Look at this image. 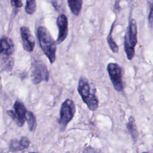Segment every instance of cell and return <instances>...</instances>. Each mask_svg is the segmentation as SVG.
<instances>
[{"label":"cell","mask_w":153,"mask_h":153,"mask_svg":"<svg viewBox=\"0 0 153 153\" xmlns=\"http://www.w3.org/2000/svg\"><path fill=\"white\" fill-rule=\"evenodd\" d=\"M36 36L40 47L48 59L50 63H53L56 60V42L47 28L43 26H39L36 30Z\"/></svg>","instance_id":"obj_1"},{"label":"cell","mask_w":153,"mask_h":153,"mask_svg":"<svg viewBox=\"0 0 153 153\" xmlns=\"http://www.w3.org/2000/svg\"><path fill=\"white\" fill-rule=\"evenodd\" d=\"M137 27L136 21L131 19L128 21L124 39V51L128 60H131L135 54V47L137 42Z\"/></svg>","instance_id":"obj_2"},{"label":"cell","mask_w":153,"mask_h":153,"mask_svg":"<svg viewBox=\"0 0 153 153\" xmlns=\"http://www.w3.org/2000/svg\"><path fill=\"white\" fill-rule=\"evenodd\" d=\"M78 91L88 109L94 111L98 107V100L94 92H91L90 84L87 79L81 78L78 82Z\"/></svg>","instance_id":"obj_3"},{"label":"cell","mask_w":153,"mask_h":153,"mask_svg":"<svg viewBox=\"0 0 153 153\" xmlns=\"http://www.w3.org/2000/svg\"><path fill=\"white\" fill-rule=\"evenodd\" d=\"M76 111V108L73 100L66 99L61 105L60 109V118L59 123L61 131H63L68 123L73 118Z\"/></svg>","instance_id":"obj_4"},{"label":"cell","mask_w":153,"mask_h":153,"mask_svg":"<svg viewBox=\"0 0 153 153\" xmlns=\"http://www.w3.org/2000/svg\"><path fill=\"white\" fill-rule=\"evenodd\" d=\"M32 80L34 84H39L42 81H47L49 72L46 65L39 60H34L32 65Z\"/></svg>","instance_id":"obj_5"},{"label":"cell","mask_w":153,"mask_h":153,"mask_svg":"<svg viewBox=\"0 0 153 153\" xmlns=\"http://www.w3.org/2000/svg\"><path fill=\"white\" fill-rule=\"evenodd\" d=\"M107 71L115 90L117 91H122L123 70L121 66L115 63H109L107 66Z\"/></svg>","instance_id":"obj_6"},{"label":"cell","mask_w":153,"mask_h":153,"mask_svg":"<svg viewBox=\"0 0 153 153\" xmlns=\"http://www.w3.org/2000/svg\"><path fill=\"white\" fill-rule=\"evenodd\" d=\"M56 25L58 27V36L56 41V44L63 42L68 35V19L63 14L59 15L56 19Z\"/></svg>","instance_id":"obj_7"},{"label":"cell","mask_w":153,"mask_h":153,"mask_svg":"<svg viewBox=\"0 0 153 153\" xmlns=\"http://www.w3.org/2000/svg\"><path fill=\"white\" fill-rule=\"evenodd\" d=\"M20 33L23 49L27 52H32L35 45V41L29 29L26 26H22Z\"/></svg>","instance_id":"obj_8"},{"label":"cell","mask_w":153,"mask_h":153,"mask_svg":"<svg viewBox=\"0 0 153 153\" xmlns=\"http://www.w3.org/2000/svg\"><path fill=\"white\" fill-rule=\"evenodd\" d=\"M14 45L13 40L7 36L0 38V54L5 56H10L14 53Z\"/></svg>","instance_id":"obj_9"},{"label":"cell","mask_w":153,"mask_h":153,"mask_svg":"<svg viewBox=\"0 0 153 153\" xmlns=\"http://www.w3.org/2000/svg\"><path fill=\"white\" fill-rule=\"evenodd\" d=\"M30 141L27 137L23 136L19 140L13 139L11 141L9 148L11 151H19L27 148L29 146Z\"/></svg>","instance_id":"obj_10"},{"label":"cell","mask_w":153,"mask_h":153,"mask_svg":"<svg viewBox=\"0 0 153 153\" xmlns=\"http://www.w3.org/2000/svg\"><path fill=\"white\" fill-rule=\"evenodd\" d=\"M14 111L15 112L16 114L17 115L19 118L25 123L26 113V109L23 103L20 100H16L14 104Z\"/></svg>","instance_id":"obj_11"},{"label":"cell","mask_w":153,"mask_h":153,"mask_svg":"<svg viewBox=\"0 0 153 153\" xmlns=\"http://www.w3.org/2000/svg\"><path fill=\"white\" fill-rule=\"evenodd\" d=\"M83 0H68V7L71 12L76 16H78L82 9Z\"/></svg>","instance_id":"obj_12"},{"label":"cell","mask_w":153,"mask_h":153,"mask_svg":"<svg viewBox=\"0 0 153 153\" xmlns=\"http://www.w3.org/2000/svg\"><path fill=\"white\" fill-rule=\"evenodd\" d=\"M127 129L129 132V133L130 134L133 140L136 142L137 139L138 132H137L136 125L135 124L134 119L133 117H130L128 118V121L127 124Z\"/></svg>","instance_id":"obj_13"},{"label":"cell","mask_w":153,"mask_h":153,"mask_svg":"<svg viewBox=\"0 0 153 153\" xmlns=\"http://www.w3.org/2000/svg\"><path fill=\"white\" fill-rule=\"evenodd\" d=\"M25 120L27 121L29 130L30 131H34L36 126V121L35 115L30 111H26Z\"/></svg>","instance_id":"obj_14"},{"label":"cell","mask_w":153,"mask_h":153,"mask_svg":"<svg viewBox=\"0 0 153 153\" xmlns=\"http://www.w3.org/2000/svg\"><path fill=\"white\" fill-rule=\"evenodd\" d=\"M114 24H115V22L112 23V25L111 26V27L110 31L109 32V34L107 36L106 40H107L108 45H109V48H111V50H112V51L114 52V53H117L118 52V46L117 45V44H116L115 41L113 39L112 36V32L113 29H114Z\"/></svg>","instance_id":"obj_15"},{"label":"cell","mask_w":153,"mask_h":153,"mask_svg":"<svg viewBox=\"0 0 153 153\" xmlns=\"http://www.w3.org/2000/svg\"><path fill=\"white\" fill-rule=\"evenodd\" d=\"M36 9V0H26V5L25 7V12L29 15L33 14Z\"/></svg>","instance_id":"obj_16"},{"label":"cell","mask_w":153,"mask_h":153,"mask_svg":"<svg viewBox=\"0 0 153 153\" xmlns=\"http://www.w3.org/2000/svg\"><path fill=\"white\" fill-rule=\"evenodd\" d=\"M7 113L12 118V120L16 123V124L18 126H19V127L23 126L24 123L19 118V117L16 114V113H15V112L14 111H13V110H8V111H7Z\"/></svg>","instance_id":"obj_17"},{"label":"cell","mask_w":153,"mask_h":153,"mask_svg":"<svg viewBox=\"0 0 153 153\" xmlns=\"http://www.w3.org/2000/svg\"><path fill=\"white\" fill-rule=\"evenodd\" d=\"M11 5L16 8H20L23 6L22 0H10Z\"/></svg>","instance_id":"obj_18"},{"label":"cell","mask_w":153,"mask_h":153,"mask_svg":"<svg viewBox=\"0 0 153 153\" xmlns=\"http://www.w3.org/2000/svg\"><path fill=\"white\" fill-rule=\"evenodd\" d=\"M148 20L149 25L151 26L152 23V4H151L150 5V10H149V13L148 17Z\"/></svg>","instance_id":"obj_19"},{"label":"cell","mask_w":153,"mask_h":153,"mask_svg":"<svg viewBox=\"0 0 153 153\" xmlns=\"http://www.w3.org/2000/svg\"><path fill=\"white\" fill-rule=\"evenodd\" d=\"M84 153H100V152L91 147H87L84 149Z\"/></svg>","instance_id":"obj_20"},{"label":"cell","mask_w":153,"mask_h":153,"mask_svg":"<svg viewBox=\"0 0 153 153\" xmlns=\"http://www.w3.org/2000/svg\"><path fill=\"white\" fill-rule=\"evenodd\" d=\"M52 6L53 7V8L56 10V11H59V8H60V5L58 4V2L56 0H52L51 2Z\"/></svg>","instance_id":"obj_21"},{"label":"cell","mask_w":153,"mask_h":153,"mask_svg":"<svg viewBox=\"0 0 153 153\" xmlns=\"http://www.w3.org/2000/svg\"><path fill=\"white\" fill-rule=\"evenodd\" d=\"M114 10L115 11H119L120 10V0H117L114 3Z\"/></svg>","instance_id":"obj_22"},{"label":"cell","mask_w":153,"mask_h":153,"mask_svg":"<svg viewBox=\"0 0 153 153\" xmlns=\"http://www.w3.org/2000/svg\"><path fill=\"white\" fill-rule=\"evenodd\" d=\"M142 153H148V152H142Z\"/></svg>","instance_id":"obj_23"},{"label":"cell","mask_w":153,"mask_h":153,"mask_svg":"<svg viewBox=\"0 0 153 153\" xmlns=\"http://www.w3.org/2000/svg\"><path fill=\"white\" fill-rule=\"evenodd\" d=\"M30 153H36V152H30Z\"/></svg>","instance_id":"obj_24"}]
</instances>
